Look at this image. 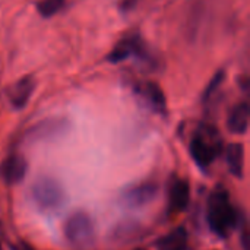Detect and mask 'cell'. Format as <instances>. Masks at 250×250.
<instances>
[{"label":"cell","instance_id":"cell-1","mask_svg":"<svg viewBox=\"0 0 250 250\" xmlns=\"http://www.w3.org/2000/svg\"><path fill=\"white\" fill-rule=\"evenodd\" d=\"M239 209L233 205L226 188H215L207 202V223L211 231L220 239H229L242 226Z\"/></svg>","mask_w":250,"mask_h":250},{"label":"cell","instance_id":"cell-2","mask_svg":"<svg viewBox=\"0 0 250 250\" xmlns=\"http://www.w3.org/2000/svg\"><path fill=\"white\" fill-rule=\"evenodd\" d=\"M127 59L138 60L142 66H145L148 70H157L160 67L158 57L151 51L146 41L142 38V35L136 31H132L122 37L111 51L105 56V60L110 63H120Z\"/></svg>","mask_w":250,"mask_h":250},{"label":"cell","instance_id":"cell-3","mask_svg":"<svg viewBox=\"0 0 250 250\" xmlns=\"http://www.w3.org/2000/svg\"><path fill=\"white\" fill-rule=\"evenodd\" d=\"M189 151L195 164L201 170H208L223 151V139L217 127L202 123L190 139Z\"/></svg>","mask_w":250,"mask_h":250},{"label":"cell","instance_id":"cell-4","mask_svg":"<svg viewBox=\"0 0 250 250\" xmlns=\"http://www.w3.org/2000/svg\"><path fill=\"white\" fill-rule=\"evenodd\" d=\"M29 198L32 204L45 214L59 211L67 199L63 185L48 174H41L31 183Z\"/></svg>","mask_w":250,"mask_h":250},{"label":"cell","instance_id":"cell-5","mask_svg":"<svg viewBox=\"0 0 250 250\" xmlns=\"http://www.w3.org/2000/svg\"><path fill=\"white\" fill-rule=\"evenodd\" d=\"M63 234L66 242L72 248L76 249L91 248L97 239L95 223L88 212L75 211L66 218L63 224Z\"/></svg>","mask_w":250,"mask_h":250},{"label":"cell","instance_id":"cell-6","mask_svg":"<svg viewBox=\"0 0 250 250\" xmlns=\"http://www.w3.org/2000/svg\"><path fill=\"white\" fill-rule=\"evenodd\" d=\"M72 130V122L63 116L45 117L34 123L25 132V141L29 144L38 142H53L62 139Z\"/></svg>","mask_w":250,"mask_h":250},{"label":"cell","instance_id":"cell-7","mask_svg":"<svg viewBox=\"0 0 250 250\" xmlns=\"http://www.w3.org/2000/svg\"><path fill=\"white\" fill-rule=\"evenodd\" d=\"M135 95L154 113L167 116V98L163 88L154 81H130Z\"/></svg>","mask_w":250,"mask_h":250},{"label":"cell","instance_id":"cell-8","mask_svg":"<svg viewBox=\"0 0 250 250\" xmlns=\"http://www.w3.org/2000/svg\"><path fill=\"white\" fill-rule=\"evenodd\" d=\"M160 193V186L155 182L146 180L136 183L133 186H129L122 192L120 202L123 207L130 208V209H138L149 205L151 202L155 201V198Z\"/></svg>","mask_w":250,"mask_h":250},{"label":"cell","instance_id":"cell-9","mask_svg":"<svg viewBox=\"0 0 250 250\" xmlns=\"http://www.w3.org/2000/svg\"><path fill=\"white\" fill-rule=\"evenodd\" d=\"M37 86V81L32 75H25L15 81L12 85H9L4 91L9 104L15 110H22L31 100L34 91Z\"/></svg>","mask_w":250,"mask_h":250},{"label":"cell","instance_id":"cell-10","mask_svg":"<svg viewBox=\"0 0 250 250\" xmlns=\"http://www.w3.org/2000/svg\"><path fill=\"white\" fill-rule=\"evenodd\" d=\"M26 171H28V163L25 157L18 152L7 155L0 163V179L9 186L19 185L25 179Z\"/></svg>","mask_w":250,"mask_h":250},{"label":"cell","instance_id":"cell-11","mask_svg":"<svg viewBox=\"0 0 250 250\" xmlns=\"http://www.w3.org/2000/svg\"><path fill=\"white\" fill-rule=\"evenodd\" d=\"M190 204V183L186 179H174L168 188V212H183Z\"/></svg>","mask_w":250,"mask_h":250},{"label":"cell","instance_id":"cell-12","mask_svg":"<svg viewBox=\"0 0 250 250\" xmlns=\"http://www.w3.org/2000/svg\"><path fill=\"white\" fill-rule=\"evenodd\" d=\"M144 234H145V229L142 224L133 220H126V221H120L113 227L110 233V240L117 245H127L139 240Z\"/></svg>","mask_w":250,"mask_h":250},{"label":"cell","instance_id":"cell-13","mask_svg":"<svg viewBox=\"0 0 250 250\" xmlns=\"http://www.w3.org/2000/svg\"><path fill=\"white\" fill-rule=\"evenodd\" d=\"M250 107L248 101L237 103L229 113L227 129L233 135H245L249 129Z\"/></svg>","mask_w":250,"mask_h":250},{"label":"cell","instance_id":"cell-14","mask_svg":"<svg viewBox=\"0 0 250 250\" xmlns=\"http://www.w3.org/2000/svg\"><path fill=\"white\" fill-rule=\"evenodd\" d=\"M189 234L186 227L180 226L171 230L170 233L161 236L155 246L158 250H190L189 249Z\"/></svg>","mask_w":250,"mask_h":250},{"label":"cell","instance_id":"cell-15","mask_svg":"<svg viewBox=\"0 0 250 250\" xmlns=\"http://www.w3.org/2000/svg\"><path fill=\"white\" fill-rule=\"evenodd\" d=\"M226 163L229 167V171L236 177H243V168H245V146L243 144H230L226 148Z\"/></svg>","mask_w":250,"mask_h":250},{"label":"cell","instance_id":"cell-16","mask_svg":"<svg viewBox=\"0 0 250 250\" xmlns=\"http://www.w3.org/2000/svg\"><path fill=\"white\" fill-rule=\"evenodd\" d=\"M224 81H226V70L224 69H220L218 72L214 73V76L211 78V81L208 82V85L205 86V89L202 92V103L204 104H208L218 94Z\"/></svg>","mask_w":250,"mask_h":250},{"label":"cell","instance_id":"cell-17","mask_svg":"<svg viewBox=\"0 0 250 250\" xmlns=\"http://www.w3.org/2000/svg\"><path fill=\"white\" fill-rule=\"evenodd\" d=\"M66 6V0H38L35 7L40 16L48 19L60 13Z\"/></svg>","mask_w":250,"mask_h":250},{"label":"cell","instance_id":"cell-18","mask_svg":"<svg viewBox=\"0 0 250 250\" xmlns=\"http://www.w3.org/2000/svg\"><path fill=\"white\" fill-rule=\"evenodd\" d=\"M204 19V6L202 4H196L190 15H189V19H188V23H186V34L188 37L193 41L199 32V26H201V22Z\"/></svg>","mask_w":250,"mask_h":250},{"label":"cell","instance_id":"cell-19","mask_svg":"<svg viewBox=\"0 0 250 250\" xmlns=\"http://www.w3.org/2000/svg\"><path fill=\"white\" fill-rule=\"evenodd\" d=\"M242 234H240V245H242V249L243 250H250V234L249 230H248V224L243 221L242 226Z\"/></svg>","mask_w":250,"mask_h":250},{"label":"cell","instance_id":"cell-20","mask_svg":"<svg viewBox=\"0 0 250 250\" xmlns=\"http://www.w3.org/2000/svg\"><path fill=\"white\" fill-rule=\"evenodd\" d=\"M9 248H10V250H34L28 243H25V242H22V240H19V242H16V243H10Z\"/></svg>","mask_w":250,"mask_h":250},{"label":"cell","instance_id":"cell-21","mask_svg":"<svg viewBox=\"0 0 250 250\" xmlns=\"http://www.w3.org/2000/svg\"><path fill=\"white\" fill-rule=\"evenodd\" d=\"M240 83H242V88L245 91H249V78L248 76H242L240 78Z\"/></svg>","mask_w":250,"mask_h":250},{"label":"cell","instance_id":"cell-22","mask_svg":"<svg viewBox=\"0 0 250 250\" xmlns=\"http://www.w3.org/2000/svg\"><path fill=\"white\" fill-rule=\"evenodd\" d=\"M0 250H3V246H1V245H0Z\"/></svg>","mask_w":250,"mask_h":250},{"label":"cell","instance_id":"cell-23","mask_svg":"<svg viewBox=\"0 0 250 250\" xmlns=\"http://www.w3.org/2000/svg\"><path fill=\"white\" fill-rule=\"evenodd\" d=\"M135 250H146V249H135Z\"/></svg>","mask_w":250,"mask_h":250}]
</instances>
